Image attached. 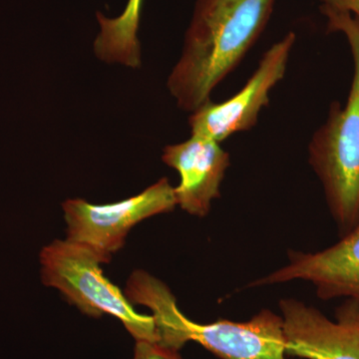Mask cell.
<instances>
[{
  "label": "cell",
  "mask_w": 359,
  "mask_h": 359,
  "mask_svg": "<svg viewBox=\"0 0 359 359\" xmlns=\"http://www.w3.org/2000/svg\"><path fill=\"white\" fill-rule=\"evenodd\" d=\"M276 0H197L183 52L168 79L181 109L194 112L235 69L268 25Z\"/></svg>",
  "instance_id": "1"
},
{
  "label": "cell",
  "mask_w": 359,
  "mask_h": 359,
  "mask_svg": "<svg viewBox=\"0 0 359 359\" xmlns=\"http://www.w3.org/2000/svg\"><path fill=\"white\" fill-rule=\"evenodd\" d=\"M125 295L152 311L158 342L169 348L180 351L196 341L221 359H287L283 318L271 311H262L244 323H197L180 311L164 283L144 271L130 276Z\"/></svg>",
  "instance_id": "2"
},
{
  "label": "cell",
  "mask_w": 359,
  "mask_h": 359,
  "mask_svg": "<svg viewBox=\"0 0 359 359\" xmlns=\"http://www.w3.org/2000/svg\"><path fill=\"white\" fill-rule=\"evenodd\" d=\"M330 32L344 33L353 58V77L346 104L330 106L325 124L309 143V163L320 178L330 211L344 235L359 223V20L321 6Z\"/></svg>",
  "instance_id": "3"
},
{
  "label": "cell",
  "mask_w": 359,
  "mask_h": 359,
  "mask_svg": "<svg viewBox=\"0 0 359 359\" xmlns=\"http://www.w3.org/2000/svg\"><path fill=\"white\" fill-rule=\"evenodd\" d=\"M41 280L57 289L82 313L99 318L115 316L138 340L158 342L152 316L135 311L126 295L106 278L100 259L86 248L67 240H55L39 256Z\"/></svg>",
  "instance_id": "4"
},
{
  "label": "cell",
  "mask_w": 359,
  "mask_h": 359,
  "mask_svg": "<svg viewBox=\"0 0 359 359\" xmlns=\"http://www.w3.org/2000/svg\"><path fill=\"white\" fill-rule=\"evenodd\" d=\"M176 205L175 188L167 178L134 197L112 204L93 205L83 199H69L62 205L67 240L86 248L101 263L108 264L122 249L134 226L172 211Z\"/></svg>",
  "instance_id": "5"
},
{
  "label": "cell",
  "mask_w": 359,
  "mask_h": 359,
  "mask_svg": "<svg viewBox=\"0 0 359 359\" xmlns=\"http://www.w3.org/2000/svg\"><path fill=\"white\" fill-rule=\"evenodd\" d=\"M297 36L287 33L264 54L252 76L238 93L222 103L207 101L191 115V132L221 143L231 135L248 131L269 102V93L285 76Z\"/></svg>",
  "instance_id": "6"
},
{
  "label": "cell",
  "mask_w": 359,
  "mask_h": 359,
  "mask_svg": "<svg viewBox=\"0 0 359 359\" xmlns=\"http://www.w3.org/2000/svg\"><path fill=\"white\" fill-rule=\"evenodd\" d=\"M287 355L306 359H359V302L348 299L332 320L297 299L280 302Z\"/></svg>",
  "instance_id": "7"
},
{
  "label": "cell",
  "mask_w": 359,
  "mask_h": 359,
  "mask_svg": "<svg viewBox=\"0 0 359 359\" xmlns=\"http://www.w3.org/2000/svg\"><path fill=\"white\" fill-rule=\"evenodd\" d=\"M306 280L323 299L348 297L359 302V223L337 244L313 254L292 252L290 264L252 287Z\"/></svg>",
  "instance_id": "8"
},
{
  "label": "cell",
  "mask_w": 359,
  "mask_h": 359,
  "mask_svg": "<svg viewBox=\"0 0 359 359\" xmlns=\"http://www.w3.org/2000/svg\"><path fill=\"white\" fill-rule=\"evenodd\" d=\"M163 162L177 170L179 186L175 188L177 205L192 216L205 217L212 201L219 197V186L230 166V156L221 143L202 136L167 146Z\"/></svg>",
  "instance_id": "9"
},
{
  "label": "cell",
  "mask_w": 359,
  "mask_h": 359,
  "mask_svg": "<svg viewBox=\"0 0 359 359\" xmlns=\"http://www.w3.org/2000/svg\"><path fill=\"white\" fill-rule=\"evenodd\" d=\"M144 0H128L118 18H108L97 13L100 33L94 42L97 57L107 63H121L130 67L140 66L138 33Z\"/></svg>",
  "instance_id": "10"
},
{
  "label": "cell",
  "mask_w": 359,
  "mask_h": 359,
  "mask_svg": "<svg viewBox=\"0 0 359 359\" xmlns=\"http://www.w3.org/2000/svg\"><path fill=\"white\" fill-rule=\"evenodd\" d=\"M132 359H183L179 351L162 346L159 342L138 340Z\"/></svg>",
  "instance_id": "11"
},
{
  "label": "cell",
  "mask_w": 359,
  "mask_h": 359,
  "mask_svg": "<svg viewBox=\"0 0 359 359\" xmlns=\"http://www.w3.org/2000/svg\"><path fill=\"white\" fill-rule=\"evenodd\" d=\"M321 6L332 7L353 14L359 20V0H318Z\"/></svg>",
  "instance_id": "12"
}]
</instances>
